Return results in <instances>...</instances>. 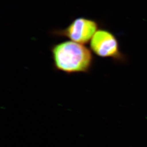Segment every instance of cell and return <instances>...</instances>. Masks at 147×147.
Listing matches in <instances>:
<instances>
[{"instance_id":"6da1fadb","label":"cell","mask_w":147,"mask_h":147,"mask_svg":"<svg viewBox=\"0 0 147 147\" xmlns=\"http://www.w3.org/2000/svg\"><path fill=\"white\" fill-rule=\"evenodd\" d=\"M50 51L54 68L64 73H89L94 63L90 49L73 41L54 44Z\"/></svg>"},{"instance_id":"7a4b0ae2","label":"cell","mask_w":147,"mask_h":147,"mask_svg":"<svg viewBox=\"0 0 147 147\" xmlns=\"http://www.w3.org/2000/svg\"><path fill=\"white\" fill-rule=\"evenodd\" d=\"M90 49L96 56L110 58L118 63H126L127 56L121 51L116 36L106 29H99L90 42Z\"/></svg>"},{"instance_id":"3957f363","label":"cell","mask_w":147,"mask_h":147,"mask_svg":"<svg viewBox=\"0 0 147 147\" xmlns=\"http://www.w3.org/2000/svg\"><path fill=\"white\" fill-rule=\"evenodd\" d=\"M99 27V22L95 20L79 17L65 28L53 30L50 33L55 37L67 38L73 42L84 45L90 42Z\"/></svg>"}]
</instances>
